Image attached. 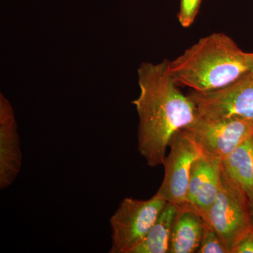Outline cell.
<instances>
[{
  "mask_svg": "<svg viewBox=\"0 0 253 253\" xmlns=\"http://www.w3.org/2000/svg\"><path fill=\"white\" fill-rule=\"evenodd\" d=\"M140 94L133 101L139 117L137 150L146 164H163L172 136L197 118L196 106L178 87L169 60L142 63L138 69Z\"/></svg>",
  "mask_w": 253,
  "mask_h": 253,
  "instance_id": "obj_1",
  "label": "cell"
},
{
  "mask_svg": "<svg viewBox=\"0 0 253 253\" xmlns=\"http://www.w3.org/2000/svg\"><path fill=\"white\" fill-rule=\"evenodd\" d=\"M169 68L178 84L197 92L225 87L247 75L250 70L248 52L223 33L201 38L169 61Z\"/></svg>",
  "mask_w": 253,
  "mask_h": 253,
  "instance_id": "obj_2",
  "label": "cell"
},
{
  "mask_svg": "<svg viewBox=\"0 0 253 253\" xmlns=\"http://www.w3.org/2000/svg\"><path fill=\"white\" fill-rule=\"evenodd\" d=\"M167 201L157 193L148 200L126 198L110 219V253H132L144 241Z\"/></svg>",
  "mask_w": 253,
  "mask_h": 253,
  "instance_id": "obj_3",
  "label": "cell"
},
{
  "mask_svg": "<svg viewBox=\"0 0 253 253\" xmlns=\"http://www.w3.org/2000/svg\"><path fill=\"white\" fill-rule=\"evenodd\" d=\"M204 218L231 253L236 245L253 231L249 200L223 174L220 191Z\"/></svg>",
  "mask_w": 253,
  "mask_h": 253,
  "instance_id": "obj_4",
  "label": "cell"
},
{
  "mask_svg": "<svg viewBox=\"0 0 253 253\" xmlns=\"http://www.w3.org/2000/svg\"><path fill=\"white\" fill-rule=\"evenodd\" d=\"M169 149L163 162L164 176L157 194L168 203L184 204L193 165L203 153L186 129L174 134Z\"/></svg>",
  "mask_w": 253,
  "mask_h": 253,
  "instance_id": "obj_5",
  "label": "cell"
},
{
  "mask_svg": "<svg viewBox=\"0 0 253 253\" xmlns=\"http://www.w3.org/2000/svg\"><path fill=\"white\" fill-rule=\"evenodd\" d=\"M207 157L222 160L253 136V121L242 118L206 119L198 117L184 128Z\"/></svg>",
  "mask_w": 253,
  "mask_h": 253,
  "instance_id": "obj_6",
  "label": "cell"
},
{
  "mask_svg": "<svg viewBox=\"0 0 253 253\" xmlns=\"http://www.w3.org/2000/svg\"><path fill=\"white\" fill-rule=\"evenodd\" d=\"M189 96L196 106L198 117L237 118L253 121V79L248 76L217 90L193 91Z\"/></svg>",
  "mask_w": 253,
  "mask_h": 253,
  "instance_id": "obj_7",
  "label": "cell"
},
{
  "mask_svg": "<svg viewBox=\"0 0 253 253\" xmlns=\"http://www.w3.org/2000/svg\"><path fill=\"white\" fill-rule=\"evenodd\" d=\"M21 166V140L14 109L0 94V189H6L14 182Z\"/></svg>",
  "mask_w": 253,
  "mask_h": 253,
  "instance_id": "obj_8",
  "label": "cell"
},
{
  "mask_svg": "<svg viewBox=\"0 0 253 253\" xmlns=\"http://www.w3.org/2000/svg\"><path fill=\"white\" fill-rule=\"evenodd\" d=\"M222 160L201 156L191 169L186 202L195 206L204 217L217 199L222 180Z\"/></svg>",
  "mask_w": 253,
  "mask_h": 253,
  "instance_id": "obj_9",
  "label": "cell"
},
{
  "mask_svg": "<svg viewBox=\"0 0 253 253\" xmlns=\"http://www.w3.org/2000/svg\"><path fill=\"white\" fill-rule=\"evenodd\" d=\"M206 220L189 203L176 205L169 253L197 252L204 235Z\"/></svg>",
  "mask_w": 253,
  "mask_h": 253,
  "instance_id": "obj_10",
  "label": "cell"
},
{
  "mask_svg": "<svg viewBox=\"0 0 253 253\" xmlns=\"http://www.w3.org/2000/svg\"><path fill=\"white\" fill-rule=\"evenodd\" d=\"M222 174L233 186L253 203V136L221 161Z\"/></svg>",
  "mask_w": 253,
  "mask_h": 253,
  "instance_id": "obj_11",
  "label": "cell"
},
{
  "mask_svg": "<svg viewBox=\"0 0 253 253\" xmlns=\"http://www.w3.org/2000/svg\"><path fill=\"white\" fill-rule=\"evenodd\" d=\"M176 205L166 203L142 243L132 253H169Z\"/></svg>",
  "mask_w": 253,
  "mask_h": 253,
  "instance_id": "obj_12",
  "label": "cell"
},
{
  "mask_svg": "<svg viewBox=\"0 0 253 253\" xmlns=\"http://www.w3.org/2000/svg\"><path fill=\"white\" fill-rule=\"evenodd\" d=\"M198 253H231L216 231L206 221Z\"/></svg>",
  "mask_w": 253,
  "mask_h": 253,
  "instance_id": "obj_13",
  "label": "cell"
},
{
  "mask_svg": "<svg viewBox=\"0 0 253 253\" xmlns=\"http://www.w3.org/2000/svg\"><path fill=\"white\" fill-rule=\"evenodd\" d=\"M202 0H180L177 17L181 26L189 28L194 23L199 13Z\"/></svg>",
  "mask_w": 253,
  "mask_h": 253,
  "instance_id": "obj_14",
  "label": "cell"
},
{
  "mask_svg": "<svg viewBox=\"0 0 253 253\" xmlns=\"http://www.w3.org/2000/svg\"><path fill=\"white\" fill-rule=\"evenodd\" d=\"M232 253H253V231L236 245Z\"/></svg>",
  "mask_w": 253,
  "mask_h": 253,
  "instance_id": "obj_15",
  "label": "cell"
},
{
  "mask_svg": "<svg viewBox=\"0 0 253 253\" xmlns=\"http://www.w3.org/2000/svg\"><path fill=\"white\" fill-rule=\"evenodd\" d=\"M248 56H249L250 70L249 73L246 76L253 79V53H248Z\"/></svg>",
  "mask_w": 253,
  "mask_h": 253,
  "instance_id": "obj_16",
  "label": "cell"
},
{
  "mask_svg": "<svg viewBox=\"0 0 253 253\" xmlns=\"http://www.w3.org/2000/svg\"><path fill=\"white\" fill-rule=\"evenodd\" d=\"M251 217H252L253 224V204H251Z\"/></svg>",
  "mask_w": 253,
  "mask_h": 253,
  "instance_id": "obj_17",
  "label": "cell"
}]
</instances>
